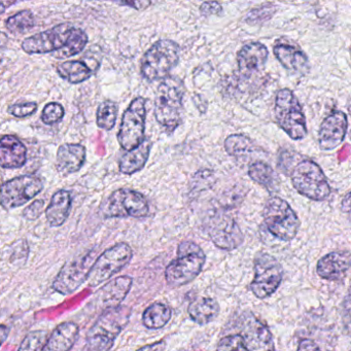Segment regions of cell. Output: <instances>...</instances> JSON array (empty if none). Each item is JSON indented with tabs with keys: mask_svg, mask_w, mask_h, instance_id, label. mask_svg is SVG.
<instances>
[{
	"mask_svg": "<svg viewBox=\"0 0 351 351\" xmlns=\"http://www.w3.org/2000/svg\"><path fill=\"white\" fill-rule=\"evenodd\" d=\"M275 57L287 71L293 73H306L309 69L308 57L303 51L293 45L279 43L273 49Z\"/></svg>",
	"mask_w": 351,
	"mask_h": 351,
	"instance_id": "obj_23",
	"label": "cell"
},
{
	"mask_svg": "<svg viewBox=\"0 0 351 351\" xmlns=\"http://www.w3.org/2000/svg\"><path fill=\"white\" fill-rule=\"evenodd\" d=\"M291 184L293 188L306 198L324 201L330 195V186L326 174L315 162L309 159L300 161L291 170Z\"/></svg>",
	"mask_w": 351,
	"mask_h": 351,
	"instance_id": "obj_5",
	"label": "cell"
},
{
	"mask_svg": "<svg viewBox=\"0 0 351 351\" xmlns=\"http://www.w3.org/2000/svg\"><path fill=\"white\" fill-rule=\"evenodd\" d=\"M57 71L65 81L71 84H81L89 80L93 71L83 61H66L57 66Z\"/></svg>",
	"mask_w": 351,
	"mask_h": 351,
	"instance_id": "obj_28",
	"label": "cell"
},
{
	"mask_svg": "<svg viewBox=\"0 0 351 351\" xmlns=\"http://www.w3.org/2000/svg\"><path fill=\"white\" fill-rule=\"evenodd\" d=\"M267 229L274 237L289 241L297 235L300 221L289 203L279 197H272L267 201L263 211Z\"/></svg>",
	"mask_w": 351,
	"mask_h": 351,
	"instance_id": "obj_7",
	"label": "cell"
},
{
	"mask_svg": "<svg viewBox=\"0 0 351 351\" xmlns=\"http://www.w3.org/2000/svg\"><path fill=\"white\" fill-rule=\"evenodd\" d=\"M171 318V309L166 304H152L143 314V322L145 328L149 330H158L163 328Z\"/></svg>",
	"mask_w": 351,
	"mask_h": 351,
	"instance_id": "obj_29",
	"label": "cell"
},
{
	"mask_svg": "<svg viewBox=\"0 0 351 351\" xmlns=\"http://www.w3.org/2000/svg\"><path fill=\"white\" fill-rule=\"evenodd\" d=\"M215 184V176L211 170H199L191 180V192L194 193V194H199L203 191H207L213 188Z\"/></svg>",
	"mask_w": 351,
	"mask_h": 351,
	"instance_id": "obj_35",
	"label": "cell"
},
{
	"mask_svg": "<svg viewBox=\"0 0 351 351\" xmlns=\"http://www.w3.org/2000/svg\"><path fill=\"white\" fill-rule=\"evenodd\" d=\"M151 149V141L149 139H145L136 149L127 152L121 158L120 171L123 174H128V176L141 171L147 164V160H149Z\"/></svg>",
	"mask_w": 351,
	"mask_h": 351,
	"instance_id": "obj_26",
	"label": "cell"
},
{
	"mask_svg": "<svg viewBox=\"0 0 351 351\" xmlns=\"http://www.w3.org/2000/svg\"><path fill=\"white\" fill-rule=\"evenodd\" d=\"M133 252L127 243H118L100 254L88 275L90 287H99L125 268L132 260Z\"/></svg>",
	"mask_w": 351,
	"mask_h": 351,
	"instance_id": "obj_8",
	"label": "cell"
},
{
	"mask_svg": "<svg viewBox=\"0 0 351 351\" xmlns=\"http://www.w3.org/2000/svg\"><path fill=\"white\" fill-rule=\"evenodd\" d=\"M88 44V36L81 28L73 27L71 36L66 45L57 52L53 53V56L57 59L69 58L80 54Z\"/></svg>",
	"mask_w": 351,
	"mask_h": 351,
	"instance_id": "obj_31",
	"label": "cell"
},
{
	"mask_svg": "<svg viewBox=\"0 0 351 351\" xmlns=\"http://www.w3.org/2000/svg\"><path fill=\"white\" fill-rule=\"evenodd\" d=\"M248 176L254 182L261 184L268 191L277 188V182H278L277 174L266 162H254L248 168Z\"/></svg>",
	"mask_w": 351,
	"mask_h": 351,
	"instance_id": "obj_30",
	"label": "cell"
},
{
	"mask_svg": "<svg viewBox=\"0 0 351 351\" xmlns=\"http://www.w3.org/2000/svg\"><path fill=\"white\" fill-rule=\"evenodd\" d=\"M27 149L21 141L13 135L0 139V167L7 169L20 168L26 163Z\"/></svg>",
	"mask_w": 351,
	"mask_h": 351,
	"instance_id": "obj_20",
	"label": "cell"
},
{
	"mask_svg": "<svg viewBox=\"0 0 351 351\" xmlns=\"http://www.w3.org/2000/svg\"><path fill=\"white\" fill-rule=\"evenodd\" d=\"M12 5H15V3H9V1H0V15L5 13L7 8Z\"/></svg>",
	"mask_w": 351,
	"mask_h": 351,
	"instance_id": "obj_49",
	"label": "cell"
},
{
	"mask_svg": "<svg viewBox=\"0 0 351 351\" xmlns=\"http://www.w3.org/2000/svg\"><path fill=\"white\" fill-rule=\"evenodd\" d=\"M79 332V326L75 322H63L53 330L40 351H69L75 346Z\"/></svg>",
	"mask_w": 351,
	"mask_h": 351,
	"instance_id": "obj_22",
	"label": "cell"
},
{
	"mask_svg": "<svg viewBox=\"0 0 351 351\" xmlns=\"http://www.w3.org/2000/svg\"><path fill=\"white\" fill-rule=\"evenodd\" d=\"M64 108L57 102L47 104L43 110L42 120L46 125L56 124L60 122L64 117Z\"/></svg>",
	"mask_w": 351,
	"mask_h": 351,
	"instance_id": "obj_38",
	"label": "cell"
},
{
	"mask_svg": "<svg viewBox=\"0 0 351 351\" xmlns=\"http://www.w3.org/2000/svg\"><path fill=\"white\" fill-rule=\"evenodd\" d=\"M184 95V84L176 77L168 75L162 80L158 87L155 101L156 120L167 132H173L182 123Z\"/></svg>",
	"mask_w": 351,
	"mask_h": 351,
	"instance_id": "obj_1",
	"label": "cell"
},
{
	"mask_svg": "<svg viewBox=\"0 0 351 351\" xmlns=\"http://www.w3.org/2000/svg\"><path fill=\"white\" fill-rule=\"evenodd\" d=\"M43 188L42 180L36 176L13 178L0 186V205L5 210L18 208L38 196Z\"/></svg>",
	"mask_w": 351,
	"mask_h": 351,
	"instance_id": "obj_12",
	"label": "cell"
},
{
	"mask_svg": "<svg viewBox=\"0 0 351 351\" xmlns=\"http://www.w3.org/2000/svg\"><path fill=\"white\" fill-rule=\"evenodd\" d=\"M275 119L278 126L293 141H301L307 134L306 118L301 104L289 89L277 92Z\"/></svg>",
	"mask_w": 351,
	"mask_h": 351,
	"instance_id": "obj_6",
	"label": "cell"
},
{
	"mask_svg": "<svg viewBox=\"0 0 351 351\" xmlns=\"http://www.w3.org/2000/svg\"><path fill=\"white\" fill-rule=\"evenodd\" d=\"M348 129V119L341 110L326 117L318 131V143L322 151H332L344 141Z\"/></svg>",
	"mask_w": 351,
	"mask_h": 351,
	"instance_id": "obj_16",
	"label": "cell"
},
{
	"mask_svg": "<svg viewBox=\"0 0 351 351\" xmlns=\"http://www.w3.org/2000/svg\"><path fill=\"white\" fill-rule=\"evenodd\" d=\"M204 252L198 244L184 241L178 245V258L172 261L165 270L168 285L173 287H182L194 280L205 264Z\"/></svg>",
	"mask_w": 351,
	"mask_h": 351,
	"instance_id": "obj_3",
	"label": "cell"
},
{
	"mask_svg": "<svg viewBox=\"0 0 351 351\" xmlns=\"http://www.w3.org/2000/svg\"><path fill=\"white\" fill-rule=\"evenodd\" d=\"M36 25L34 15L29 10H24L10 17L5 22L8 30L12 34H22L28 32Z\"/></svg>",
	"mask_w": 351,
	"mask_h": 351,
	"instance_id": "obj_33",
	"label": "cell"
},
{
	"mask_svg": "<svg viewBox=\"0 0 351 351\" xmlns=\"http://www.w3.org/2000/svg\"><path fill=\"white\" fill-rule=\"evenodd\" d=\"M240 336L243 339L246 351H273L274 349L270 330L254 316L245 320Z\"/></svg>",
	"mask_w": 351,
	"mask_h": 351,
	"instance_id": "obj_18",
	"label": "cell"
},
{
	"mask_svg": "<svg viewBox=\"0 0 351 351\" xmlns=\"http://www.w3.org/2000/svg\"><path fill=\"white\" fill-rule=\"evenodd\" d=\"M102 215L114 217H145L149 213V202L141 193L128 189L114 191L102 204Z\"/></svg>",
	"mask_w": 351,
	"mask_h": 351,
	"instance_id": "obj_9",
	"label": "cell"
},
{
	"mask_svg": "<svg viewBox=\"0 0 351 351\" xmlns=\"http://www.w3.org/2000/svg\"><path fill=\"white\" fill-rule=\"evenodd\" d=\"M71 193L60 190L53 195L52 200L46 209V217L51 227H60L66 221L71 208Z\"/></svg>",
	"mask_w": 351,
	"mask_h": 351,
	"instance_id": "obj_25",
	"label": "cell"
},
{
	"mask_svg": "<svg viewBox=\"0 0 351 351\" xmlns=\"http://www.w3.org/2000/svg\"><path fill=\"white\" fill-rule=\"evenodd\" d=\"M276 8L273 5H265L252 10L246 16L245 21L250 24H258L271 19L274 15Z\"/></svg>",
	"mask_w": 351,
	"mask_h": 351,
	"instance_id": "obj_37",
	"label": "cell"
},
{
	"mask_svg": "<svg viewBox=\"0 0 351 351\" xmlns=\"http://www.w3.org/2000/svg\"><path fill=\"white\" fill-rule=\"evenodd\" d=\"M282 276V266L274 256L258 254L254 261V278L250 289L258 299H266L278 289Z\"/></svg>",
	"mask_w": 351,
	"mask_h": 351,
	"instance_id": "obj_11",
	"label": "cell"
},
{
	"mask_svg": "<svg viewBox=\"0 0 351 351\" xmlns=\"http://www.w3.org/2000/svg\"><path fill=\"white\" fill-rule=\"evenodd\" d=\"M132 278L130 276H120L108 281L104 287H100L93 300L96 309L102 312L114 309L121 306L125 298L132 287Z\"/></svg>",
	"mask_w": 351,
	"mask_h": 351,
	"instance_id": "obj_17",
	"label": "cell"
},
{
	"mask_svg": "<svg viewBox=\"0 0 351 351\" xmlns=\"http://www.w3.org/2000/svg\"><path fill=\"white\" fill-rule=\"evenodd\" d=\"M73 29V26L71 24L56 25L51 29L26 38L22 43V49L30 55L57 52L66 45Z\"/></svg>",
	"mask_w": 351,
	"mask_h": 351,
	"instance_id": "obj_14",
	"label": "cell"
},
{
	"mask_svg": "<svg viewBox=\"0 0 351 351\" xmlns=\"http://www.w3.org/2000/svg\"><path fill=\"white\" fill-rule=\"evenodd\" d=\"M118 118V106L114 102L104 101L97 110V125L104 130H112Z\"/></svg>",
	"mask_w": 351,
	"mask_h": 351,
	"instance_id": "obj_34",
	"label": "cell"
},
{
	"mask_svg": "<svg viewBox=\"0 0 351 351\" xmlns=\"http://www.w3.org/2000/svg\"><path fill=\"white\" fill-rule=\"evenodd\" d=\"M225 149L232 157L245 158L256 151L252 139L243 134L230 135L225 141Z\"/></svg>",
	"mask_w": 351,
	"mask_h": 351,
	"instance_id": "obj_32",
	"label": "cell"
},
{
	"mask_svg": "<svg viewBox=\"0 0 351 351\" xmlns=\"http://www.w3.org/2000/svg\"><path fill=\"white\" fill-rule=\"evenodd\" d=\"M8 42H9V38H8L7 34L5 32H0V52L5 48Z\"/></svg>",
	"mask_w": 351,
	"mask_h": 351,
	"instance_id": "obj_48",
	"label": "cell"
},
{
	"mask_svg": "<svg viewBox=\"0 0 351 351\" xmlns=\"http://www.w3.org/2000/svg\"><path fill=\"white\" fill-rule=\"evenodd\" d=\"M96 260V252H89L77 260L66 263L53 282L52 287L61 295H69L77 291L85 281Z\"/></svg>",
	"mask_w": 351,
	"mask_h": 351,
	"instance_id": "obj_13",
	"label": "cell"
},
{
	"mask_svg": "<svg viewBox=\"0 0 351 351\" xmlns=\"http://www.w3.org/2000/svg\"><path fill=\"white\" fill-rule=\"evenodd\" d=\"M350 267L348 252H334L322 256L317 263V274L326 280L344 278Z\"/></svg>",
	"mask_w": 351,
	"mask_h": 351,
	"instance_id": "obj_21",
	"label": "cell"
},
{
	"mask_svg": "<svg viewBox=\"0 0 351 351\" xmlns=\"http://www.w3.org/2000/svg\"><path fill=\"white\" fill-rule=\"evenodd\" d=\"M48 339L45 330H34L29 332L22 341L18 351H40Z\"/></svg>",
	"mask_w": 351,
	"mask_h": 351,
	"instance_id": "obj_36",
	"label": "cell"
},
{
	"mask_svg": "<svg viewBox=\"0 0 351 351\" xmlns=\"http://www.w3.org/2000/svg\"><path fill=\"white\" fill-rule=\"evenodd\" d=\"M38 110V104L36 102H26V104H18L11 106L8 112L16 118H26L32 116Z\"/></svg>",
	"mask_w": 351,
	"mask_h": 351,
	"instance_id": "obj_40",
	"label": "cell"
},
{
	"mask_svg": "<svg viewBox=\"0 0 351 351\" xmlns=\"http://www.w3.org/2000/svg\"><path fill=\"white\" fill-rule=\"evenodd\" d=\"M217 351H246V348L240 335H230L221 339Z\"/></svg>",
	"mask_w": 351,
	"mask_h": 351,
	"instance_id": "obj_39",
	"label": "cell"
},
{
	"mask_svg": "<svg viewBox=\"0 0 351 351\" xmlns=\"http://www.w3.org/2000/svg\"><path fill=\"white\" fill-rule=\"evenodd\" d=\"M188 313L196 324L205 326L217 317L219 313V306L211 298H197L189 305Z\"/></svg>",
	"mask_w": 351,
	"mask_h": 351,
	"instance_id": "obj_27",
	"label": "cell"
},
{
	"mask_svg": "<svg viewBox=\"0 0 351 351\" xmlns=\"http://www.w3.org/2000/svg\"><path fill=\"white\" fill-rule=\"evenodd\" d=\"M200 13L205 17L208 16H219L223 13V7L217 1H207L200 5Z\"/></svg>",
	"mask_w": 351,
	"mask_h": 351,
	"instance_id": "obj_42",
	"label": "cell"
},
{
	"mask_svg": "<svg viewBox=\"0 0 351 351\" xmlns=\"http://www.w3.org/2000/svg\"><path fill=\"white\" fill-rule=\"evenodd\" d=\"M297 351H322L313 341L310 339H304L300 342L299 347H298Z\"/></svg>",
	"mask_w": 351,
	"mask_h": 351,
	"instance_id": "obj_43",
	"label": "cell"
},
{
	"mask_svg": "<svg viewBox=\"0 0 351 351\" xmlns=\"http://www.w3.org/2000/svg\"><path fill=\"white\" fill-rule=\"evenodd\" d=\"M119 5H128L135 10H145L152 5L151 1H134V3H119Z\"/></svg>",
	"mask_w": 351,
	"mask_h": 351,
	"instance_id": "obj_45",
	"label": "cell"
},
{
	"mask_svg": "<svg viewBox=\"0 0 351 351\" xmlns=\"http://www.w3.org/2000/svg\"><path fill=\"white\" fill-rule=\"evenodd\" d=\"M208 233L215 246L228 252L239 247L244 240L243 233L235 219L226 215H217L211 219Z\"/></svg>",
	"mask_w": 351,
	"mask_h": 351,
	"instance_id": "obj_15",
	"label": "cell"
},
{
	"mask_svg": "<svg viewBox=\"0 0 351 351\" xmlns=\"http://www.w3.org/2000/svg\"><path fill=\"white\" fill-rule=\"evenodd\" d=\"M45 208L44 200H36L34 203L26 207L23 211L24 219L28 221H36L42 215Z\"/></svg>",
	"mask_w": 351,
	"mask_h": 351,
	"instance_id": "obj_41",
	"label": "cell"
},
{
	"mask_svg": "<svg viewBox=\"0 0 351 351\" xmlns=\"http://www.w3.org/2000/svg\"><path fill=\"white\" fill-rule=\"evenodd\" d=\"M180 47L173 40H162L154 44L141 61V75L149 82L168 77L180 62Z\"/></svg>",
	"mask_w": 351,
	"mask_h": 351,
	"instance_id": "obj_4",
	"label": "cell"
},
{
	"mask_svg": "<svg viewBox=\"0 0 351 351\" xmlns=\"http://www.w3.org/2000/svg\"><path fill=\"white\" fill-rule=\"evenodd\" d=\"M342 209L344 213H349L350 210V193H347L342 201Z\"/></svg>",
	"mask_w": 351,
	"mask_h": 351,
	"instance_id": "obj_47",
	"label": "cell"
},
{
	"mask_svg": "<svg viewBox=\"0 0 351 351\" xmlns=\"http://www.w3.org/2000/svg\"><path fill=\"white\" fill-rule=\"evenodd\" d=\"M10 334V328L9 326H5V324H0V346L5 343V341L7 340L8 337H9Z\"/></svg>",
	"mask_w": 351,
	"mask_h": 351,
	"instance_id": "obj_46",
	"label": "cell"
},
{
	"mask_svg": "<svg viewBox=\"0 0 351 351\" xmlns=\"http://www.w3.org/2000/svg\"><path fill=\"white\" fill-rule=\"evenodd\" d=\"M166 344L164 341L154 343V344L145 345L137 351H164Z\"/></svg>",
	"mask_w": 351,
	"mask_h": 351,
	"instance_id": "obj_44",
	"label": "cell"
},
{
	"mask_svg": "<svg viewBox=\"0 0 351 351\" xmlns=\"http://www.w3.org/2000/svg\"><path fill=\"white\" fill-rule=\"evenodd\" d=\"M145 106L147 100L145 98H135L123 114L118 141L121 147L126 151L136 149L145 139Z\"/></svg>",
	"mask_w": 351,
	"mask_h": 351,
	"instance_id": "obj_10",
	"label": "cell"
},
{
	"mask_svg": "<svg viewBox=\"0 0 351 351\" xmlns=\"http://www.w3.org/2000/svg\"><path fill=\"white\" fill-rule=\"evenodd\" d=\"M268 49L261 43H250L244 45L237 54L240 73L245 77H252L264 69L268 60Z\"/></svg>",
	"mask_w": 351,
	"mask_h": 351,
	"instance_id": "obj_19",
	"label": "cell"
},
{
	"mask_svg": "<svg viewBox=\"0 0 351 351\" xmlns=\"http://www.w3.org/2000/svg\"><path fill=\"white\" fill-rule=\"evenodd\" d=\"M131 316L130 308L119 306L102 312L86 337V346L89 351H110L114 346Z\"/></svg>",
	"mask_w": 351,
	"mask_h": 351,
	"instance_id": "obj_2",
	"label": "cell"
},
{
	"mask_svg": "<svg viewBox=\"0 0 351 351\" xmlns=\"http://www.w3.org/2000/svg\"><path fill=\"white\" fill-rule=\"evenodd\" d=\"M86 149L77 143H65L57 152V170L62 174L75 173L83 167Z\"/></svg>",
	"mask_w": 351,
	"mask_h": 351,
	"instance_id": "obj_24",
	"label": "cell"
}]
</instances>
